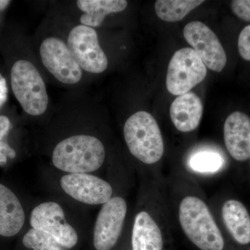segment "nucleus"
<instances>
[{
	"instance_id": "18",
	"label": "nucleus",
	"mask_w": 250,
	"mask_h": 250,
	"mask_svg": "<svg viewBox=\"0 0 250 250\" xmlns=\"http://www.w3.org/2000/svg\"><path fill=\"white\" fill-rule=\"evenodd\" d=\"M204 2L200 0H158L155 2V11L162 21L178 22Z\"/></svg>"
},
{
	"instance_id": "25",
	"label": "nucleus",
	"mask_w": 250,
	"mask_h": 250,
	"mask_svg": "<svg viewBox=\"0 0 250 250\" xmlns=\"http://www.w3.org/2000/svg\"><path fill=\"white\" fill-rule=\"evenodd\" d=\"M10 2L11 1H7V0H0V11L4 9L10 4Z\"/></svg>"
},
{
	"instance_id": "10",
	"label": "nucleus",
	"mask_w": 250,
	"mask_h": 250,
	"mask_svg": "<svg viewBox=\"0 0 250 250\" xmlns=\"http://www.w3.org/2000/svg\"><path fill=\"white\" fill-rule=\"evenodd\" d=\"M30 224L32 229L53 237L67 249L76 246L78 241L76 231L67 223L62 207L56 202H45L34 208L31 211Z\"/></svg>"
},
{
	"instance_id": "14",
	"label": "nucleus",
	"mask_w": 250,
	"mask_h": 250,
	"mask_svg": "<svg viewBox=\"0 0 250 250\" xmlns=\"http://www.w3.org/2000/svg\"><path fill=\"white\" fill-rule=\"evenodd\" d=\"M203 114V104L198 96L192 92L179 95L172 102L170 108L171 120L181 132H191L198 127Z\"/></svg>"
},
{
	"instance_id": "2",
	"label": "nucleus",
	"mask_w": 250,
	"mask_h": 250,
	"mask_svg": "<svg viewBox=\"0 0 250 250\" xmlns=\"http://www.w3.org/2000/svg\"><path fill=\"white\" fill-rule=\"evenodd\" d=\"M103 143L89 135H76L62 140L54 148V166L64 172L88 173L98 170L105 160Z\"/></svg>"
},
{
	"instance_id": "15",
	"label": "nucleus",
	"mask_w": 250,
	"mask_h": 250,
	"mask_svg": "<svg viewBox=\"0 0 250 250\" xmlns=\"http://www.w3.org/2000/svg\"><path fill=\"white\" fill-rule=\"evenodd\" d=\"M25 222V213L19 199L6 186L0 184V236H16Z\"/></svg>"
},
{
	"instance_id": "3",
	"label": "nucleus",
	"mask_w": 250,
	"mask_h": 250,
	"mask_svg": "<svg viewBox=\"0 0 250 250\" xmlns=\"http://www.w3.org/2000/svg\"><path fill=\"white\" fill-rule=\"evenodd\" d=\"M125 142L131 154L146 165H154L162 159L164 143L155 118L146 111L135 113L124 125Z\"/></svg>"
},
{
	"instance_id": "11",
	"label": "nucleus",
	"mask_w": 250,
	"mask_h": 250,
	"mask_svg": "<svg viewBox=\"0 0 250 250\" xmlns=\"http://www.w3.org/2000/svg\"><path fill=\"white\" fill-rule=\"evenodd\" d=\"M61 186L72 198L88 205H104L113 195L107 182L88 173L66 174L61 179Z\"/></svg>"
},
{
	"instance_id": "22",
	"label": "nucleus",
	"mask_w": 250,
	"mask_h": 250,
	"mask_svg": "<svg viewBox=\"0 0 250 250\" xmlns=\"http://www.w3.org/2000/svg\"><path fill=\"white\" fill-rule=\"evenodd\" d=\"M238 47L242 58L250 62V24L241 31L238 37Z\"/></svg>"
},
{
	"instance_id": "5",
	"label": "nucleus",
	"mask_w": 250,
	"mask_h": 250,
	"mask_svg": "<svg viewBox=\"0 0 250 250\" xmlns=\"http://www.w3.org/2000/svg\"><path fill=\"white\" fill-rule=\"evenodd\" d=\"M207 74V67L192 48L180 49L169 62L167 89L174 95H184L201 83Z\"/></svg>"
},
{
	"instance_id": "13",
	"label": "nucleus",
	"mask_w": 250,
	"mask_h": 250,
	"mask_svg": "<svg viewBox=\"0 0 250 250\" xmlns=\"http://www.w3.org/2000/svg\"><path fill=\"white\" fill-rule=\"evenodd\" d=\"M132 250H166V240L160 224L147 210L135 216L131 233Z\"/></svg>"
},
{
	"instance_id": "6",
	"label": "nucleus",
	"mask_w": 250,
	"mask_h": 250,
	"mask_svg": "<svg viewBox=\"0 0 250 250\" xmlns=\"http://www.w3.org/2000/svg\"><path fill=\"white\" fill-rule=\"evenodd\" d=\"M67 45L82 70L93 74L104 72L108 59L99 42L98 36L93 28L77 25L70 31Z\"/></svg>"
},
{
	"instance_id": "23",
	"label": "nucleus",
	"mask_w": 250,
	"mask_h": 250,
	"mask_svg": "<svg viewBox=\"0 0 250 250\" xmlns=\"http://www.w3.org/2000/svg\"><path fill=\"white\" fill-rule=\"evenodd\" d=\"M231 5L233 14L237 17L250 22V0H234Z\"/></svg>"
},
{
	"instance_id": "12",
	"label": "nucleus",
	"mask_w": 250,
	"mask_h": 250,
	"mask_svg": "<svg viewBox=\"0 0 250 250\" xmlns=\"http://www.w3.org/2000/svg\"><path fill=\"white\" fill-rule=\"evenodd\" d=\"M223 131L225 146L230 156L241 162L250 159V117L242 112H233L225 121Z\"/></svg>"
},
{
	"instance_id": "4",
	"label": "nucleus",
	"mask_w": 250,
	"mask_h": 250,
	"mask_svg": "<svg viewBox=\"0 0 250 250\" xmlns=\"http://www.w3.org/2000/svg\"><path fill=\"white\" fill-rule=\"evenodd\" d=\"M11 88L23 110L33 116L47 111L49 97L43 79L35 65L27 60H19L11 72Z\"/></svg>"
},
{
	"instance_id": "26",
	"label": "nucleus",
	"mask_w": 250,
	"mask_h": 250,
	"mask_svg": "<svg viewBox=\"0 0 250 250\" xmlns=\"http://www.w3.org/2000/svg\"></svg>"
},
{
	"instance_id": "19",
	"label": "nucleus",
	"mask_w": 250,
	"mask_h": 250,
	"mask_svg": "<svg viewBox=\"0 0 250 250\" xmlns=\"http://www.w3.org/2000/svg\"><path fill=\"white\" fill-rule=\"evenodd\" d=\"M223 164L221 156L209 151L197 152L189 160L190 168L200 173H214L221 168Z\"/></svg>"
},
{
	"instance_id": "9",
	"label": "nucleus",
	"mask_w": 250,
	"mask_h": 250,
	"mask_svg": "<svg viewBox=\"0 0 250 250\" xmlns=\"http://www.w3.org/2000/svg\"><path fill=\"white\" fill-rule=\"evenodd\" d=\"M184 36L206 67L217 72L223 70L228 60L226 52L208 26L200 21H192L184 27Z\"/></svg>"
},
{
	"instance_id": "7",
	"label": "nucleus",
	"mask_w": 250,
	"mask_h": 250,
	"mask_svg": "<svg viewBox=\"0 0 250 250\" xmlns=\"http://www.w3.org/2000/svg\"><path fill=\"white\" fill-rule=\"evenodd\" d=\"M40 56L44 66L62 83L75 84L82 80V69L67 44L59 38L48 37L42 41Z\"/></svg>"
},
{
	"instance_id": "16",
	"label": "nucleus",
	"mask_w": 250,
	"mask_h": 250,
	"mask_svg": "<svg viewBox=\"0 0 250 250\" xmlns=\"http://www.w3.org/2000/svg\"><path fill=\"white\" fill-rule=\"evenodd\" d=\"M222 218L231 238L238 244H250V215L242 202L228 200L224 202L221 209Z\"/></svg>"
},
{
	"instance_id": "8",
	"label": "nucleus",
	"mask_w": 250,
	"mask_h": 250,
	"mask_svg": "<svg viewBox=\"0 0 250 250\" xmlns=\"http://www.w3.org/2000/svg\"><path fill=\"white\" fill-rule=\"evenodd\" d=\"M127 205L123 197H112L104 204L95 222L93 244L96 250H111L123 231Z\"/></svg>"
},
{
	"instance_id": "20",
	"label": "nucleus",
	"mask_w": 250,
	"mask_h": 250,
	"mask_svg": "<svg viewBox=\"0 0 250 250\" xmlns=\"http://www.w3.org/2000/svg\"><path fill=\"white\" fill-rule=\"evenodd\" d=\"M22 243L26 248L33 250H67L53 237L34 229H31L24 235Z\"/></svg>"
},
{
	"instance_id": "24",
	"label": "nucleus",
	"mask_w": 250,
	"mask_h": 250,
	"mask_svg": "<svg viewBox=\"0 0 250 250\" xmlns=\"http://www.w3.org/2000/svg\"><path fill=\"white\" fill-rule=\"evenodd\" d=\"M8 87L6 81L0 74V108L4 104L7 100Z\"/></svg>"
},
{
	"instance_id": "21",
	"label": "nucleus",
	"mask_w": 250,
	"mask_h": 250,
	"mask_svg": "<svg viewBox=\"0 0 250 250\" xmlns=\"http://www.w3.org/2000/svg\"><path fill=\"white\" fill-rule=\"evenodd\" d=\"M11 123L8 117L0 116V166L7 163L8 159H14L16 153L7 142V135L11 129Z\"/></svg>"
},
{
	"instance_id": "1",
	"label": "nucleus",
	"mask_w": 250,
	"mask_h": 250,
	"mask_svg": "<svg viewBox=\"0 0 250 250\" xmlns=\"http://www.w3.org/2000/svg\"><path fill=\"white\" fill-rule=\"evenodd\" d=\"M180 228L197 250H225L226 242L209 207L197 195L182 197L177 207Z\"/></svg>"
},
{
	"instance_id": "17",
	"label": "nucleus",
	"mask_w": 250,
	"mask_h": 250,
	"mask_svg": "<svg viewBox=\"0 0 250 250\" xmlns=\"http://www.w3.org/2000/svg\"><path fill=\"white\" fill-rule=\"evenodd\" d=\"M77 5L83 13L80 18L82 25L94 29L101 26L108 15L124 11L128 2L125 0H79Z\"/></svg>"
}]
</instances>
